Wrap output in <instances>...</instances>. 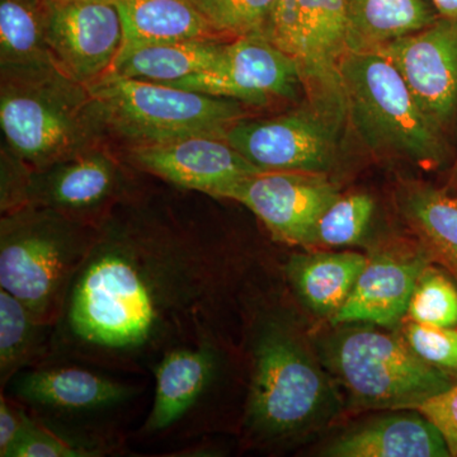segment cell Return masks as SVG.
<instances>
[{
    "label": "cell",
    "mask_w": 457,
    "mask_h": 457,
    "mask_svg": "<svg viewBox=\"0 0 457 457\" xmlns=\"http://www.w3.org/2000/svg\"><path fill=\"white\" fill-rule=\"evenodd\" d=\"M0 128L5 146L32 170L106 144L88 87L56 68L0 77Z\"/></svg>",
    "instance_id": "3957f363"
},
{
    "label": "cell",
    "mask_w": 457,
    "mask_h": 457,
    "mask_svg": "<svg viewBox=\"0 0 457 457\" xmlns=\"http://www.w3.org/2000/svg\"><path fill=\"white\" fill-rule=\"evenodd\" d=\"M104 456H116V453L104 445L79 440L65 433L54 431L32 414L25 433L9 453V457Z\"/></svg>",
    "instance_id": "f546056e"
},
{
    "label": "cell",
    "mask_w": 457,
    "mask_h": 457,
    "mask_svg": "<svg viewBox=\"0 0 457 457\" xmlns=\"http://www.w3.org/2000/svg\"><path fill=\"white\" fill-rule=\"evenodd\" d=\"M125 45L224 38L195 0H114Z\"/></svg>",
    "instance_id": "cb8c5ba5"
},
{
    "label": "cell",
    "mask_w": 457,
    "mask_h": 457,
    "mask_svg": "<svg viewBox=\"0 0 457 457\" xmlns=\"http://www.w3.org/2000/svg\"><path fill=\"white\" fill-rule=\"evenodd\" d=\"M245 368L239 343L206 339L168 351L150 372L155 384L152 408L130 441L176 450L220 431L228 383Z\"/></svg>",
    "instance_id": "5b68a950"
},
{
    "label": "cell",
    "mask_w": 457,
    "mask_h": 457,
    "mask_svg": "<svg viewBox=\"0 0 457 457\" xmlns=\"http://www.w3.org/2000/svg\"><path fill=\"white\" fill-rule=\"evenodd\" d=\"M445 189H446L447 192H450V194L457 196V156L455 163H453V170H451L449 183H447Z\"/></svg>",
    "instance_id": "d590c367"
},
{
    "label": "cell",
    "mask_w": 457,
    "mask_h": 457,
    "mask_svg": "<svg viewBox=\"0 0 457 457\" xmlns=\"http://www.w3.org/2000/svg\"><path fill=\"white\" fill-rule=\"evenodd\" d=\"M339 196L327 174L261 171L239 180L225 201L253 213L273 242L309 251L319 219Z\"/></svg>",
    "instance_id": "4fadbf2b"
},
{
    "label": "cell",
    "mask_w": 457,
    "mask_h": 457,
    "mask_svg": "<svg viewBox=\"0 0 457 457\" xmlns=\"http://www.w3.org/2000/svg\"><path fill=\"white\" fill-rule=\"evenodd\" d=\"M329 457H449V447L420 411H395L352 427L320 451Z\"/></svg>",
    "instance_id": "d6986e66"
},
{
    "label": "cell",
    "mask_w": 457,
    "mask_h": 457,
    "mask_svg": "<svg viewBox=\"0 0 457 457\" xmlns=\"http://www.w3.org/2000/svg\"><path fill=\"white\" fill-rule=\"evenodd\" d=\"M31 168L18 159L3 144L0 152V212H14L25 206L27 179Z\"/></svg>",
    "instance_id": "d6a6232c"
},
{
    "label": "cell",
    "mask_w": 457,
    "mask_h": 457,
    "mask_svg": "<svg viewBox=\"0 0 457 457\" xmlns=\"http://www.w3.org/2000/svg\"><path fill=\"white\" fill-rule=\"evenodd\" d=\"M440 17L431 0H345L347 51L376 53Z\"/></svg>",
    "instance_id": "603a6c76"
},
{
    "label": "cell",
    "mask_w": 457,
    "mask_h": 457,
    "mask_svg": "<svg viewBox=\"0 0 457 457\" xmlns=\"http://www.w3.org/2000/svg\"><path fill=\"white\" fill-rule=\"evenodd\" d=\"M333 327L317 352L351 408L409 411L455 383L418 357L400 333L363 323Z\"/></svg>",
    "instance_id": "8992f818"
},
{
    "label": "cell",
    "mask_w": 457,
    "mask_h": 457,
    "mask_svg": "<svg viewBox=\"0 0 457 457\" xmlns=\"http://www.w3.org/2000/svg\"><path fill=\"white\" fill-rule=\"evenodd\" d=\"M254 260L198 204L140 185L98 228L54 327L50 362L147 375L174 348L240 345L231 326L242 323Z\"/></svg>",
    "instance_id": "6da1fadb"
},
{
    "label": "cell",
    "mask_w": 457,
    "mask_h": 457,
    "mask_svg": "<svg viewBox=\"0 0 457 457\" xmlns=\"http://www.w3.org/2000/svg\"><path fill=\"white\" fill-rule=\"evenodd\" d=\"M120 158L132 170L171 187L224 201L239 180L263 171L249 163L227 140L212 137L122 147Z\"/></svg>",
    "instance_id": "2e32d148"
},
{
    "label": "cell",
    "mask_w": 457,
    "mask_h": 457,
    "mask_svg": "<svg viewBox=\"0 0 457 457\" xmlns=\"http://www.w3.org/2000/svg\"><path fill=\"white\" fill-rule=\"evenodd\" d=\"M420 411L441 433L451 456H457V381L449 389L436 394L416 405Z\"/></svg>",
    "instance_id": "1f68e13d"
},
{
    "label": "cell",
    "mask_w": 457,
    "mask_h": 457,
    "mask_svg": "<svg viewBox=\"0 0 457 457\" xmlns=\"http://www.w3.org/2000/svg\"><path fill=\"white\" fill-rule=\"evenodd\" d=\"M342 79L348 122L370 152L426 170L446 163V132L427 116L389 60L375 53H348Z\"/></svg>",
    "instance_id": "52a82bcc"
},
{
    "label": "cell",
    "mask_w": 457,
    "mask_h": 457,
    "mask_svg": "<svg viewBox=\"0 0 457 457\" xmlns=\"http://www.w3.org/2000/svg\"><path fill=\"white\" fill-rule=\"evenodd\" d=\"M375 54L398 69L420 108L446 132L457 117V18L440 17Z\"/></svg>",
    "instance_id": "ac0fdd59"
},
{
    "label": "cell",
    "mask_w": 457,
    "mask_h": 457,
    "mask_svg": "<svg viewBox=\"0 0 457 457\" xmlns=\"http://www.w3.org/2000/svg\"><path fill=\"white\" fill-rule=\"evenodd\" d=\"M345 305L332 326L363 323L393 328L407 317L417 279L433 263L416 239L390 237L374 245Z\"/></svg>",
    "instance_id": "e0dca14e"
},
{
    "label": "cell",
    "mask_w": 457,
    "mask_h": 457,
    "mask_svg": "<svg viewBox=\"0 0 457 457\" xmlns=\"http://www.w3.org/2000/svg\"><path fill=\"white\" fill-rule=\"evenodd\" d=\"M131 170L106 144L42 170L31 168L25 206L46 207L71 220L99 228L117 204L139 187Z\"/></svg>",
    "instance_id": "8fae6325"
},
{
    "label": "cell",
    "mask_w": 457,
    "mask_h": 457,
    "mask_svg": "<svg viewBox=\"0 0 457 457\" xmlns=\"http://www.w3.org/2000/svg\"><path fill=\"white\" fill-rule=\"evenodd\" d=\"M221 37L263 35L276 0H195Z\"/></svg>",
    "instance_id": "f1b7e54d"
},
{
    "label": "cell",
    "mask_w": 457,
    "mask_h": 457,
    "mask_svg": "<svg viewBox=\"0 0 457 457\" xmlns=\"http://www.w3.org/2000/svg\"><path fill=\"white\" fill-rule=\"evenodd\" d=\"M405 319L427 326L457 328V282L453 276L437 264H428L417 279Z\"/></svg>",
    "instance_id": "83f0119b"
},
{
    "label": "cell",
    "mask_w": 457,
    "mask_h": 457,
    "mask_svg": "<svg viewBox=\"0 0 457 457\" xmlns=\"http://www.w3.org/2000/svg\"><path fill=\"white\" fill-rule=\"evenodd\" d=\"M45 38L57 71L90 87L104 79L122 47L114 0H45Z\"/></svg>",
    "instance_id": "5bb4252c"
},
{
    "label": "cell",
    "mask_w": 457,
    "mask_h": 457,
    "mask_svg": "<svg viewBox=\"0 0 457 457\" xmlns=\"http://www.w3.org/2000/svg\"><path fill=\"white\" fill-rule=\"evenodd\" d=\"M395 204L403 221L433 263L457 282V196L416 179H402Z\"/></svg>",
    "instance_id": "44dd1931"
},
{
    "label": "cell",
    "mask_w": 457,
    "mask_h": 457,
    "mask_svg": "<svg viewBox=\"0 0 457 457\" xmlns=\"http://www.w3.org/2000/svg\"><path fill=\"white\" fill-rule=\"evenodd\" d=\"M374 197L366 192L341 195L319 219L312 248L361 245L374 218Z\"/></svg>",
    "instance_id": "4316f807"
},
{
    "label": "cell",
    "mask_w": 457,
    "mask_h": 457,
    "mask_svg": "<svg viewBox=\"0 0 457 457\" xmlns=\"http://www.w3.org/2000/svg\"><path fill=\"white\" fill-rule=\"evenodd\" d=\"M168 86L236 99L251 107L269 106L278 99L296 101L303 95L293 57L262 35L228 40L218 65Z\"/></svg>",
    "instance_id": "9a60e30c"
},
{
    "label": "cell",
    "mask_w": 457,
    "mask_h": 457,
    "mask_svg": "<svg viewBox=\"0 0 457 457\" xmlns=\"http://www.w3.org/2000/svg\"><path fill=\"white\" fill-rule=\"evenodd\" d=\"M400 335L418 357L428 365L457 378V328L427 326L417 321L400 324Z\"/></svg>",
    "instance_id": "4dcf8cb0"
},
{
    "label": "cell",
    "mask_w": 457,
    "mask_h": 457,
    "mask_svg": "<svg viewBox=\"0 0 457 457\" xmlns=\"http://www.w3.org/2000/svg\"><path fill=\"white\" fill-rule=\"evenodd\" d=\"M29 417L31 414L21 403L0 393V456L9 457L25 433Z\"/></svg>",
    "instance_id": "836d02e7"
},
{
    "label": "cell",
    "mask_w": 457,
    "mask_h": 457,
    "mask_svg": "<svg viewBox=\"0 0 457 457\" xmlns=\"http://www.w3.org/2000/svg\"><path fill=\"white\" fill-rule=\"evenodd\" d=\"M366 261L368 255L359 252L306 251L287 258L284 276L302 305L330 321L350 297Z\"/></svg>",
    "instance_id": "ffe728a7"
},
{
    "label": "cell",
    "mask_w": 457,
    "mask_h": 457,
    "mask_svg": "<svg viewBox=\"0 0 457 457\" xmlns=\"http://www.w3.org/2000/svg\"><path fill=\"white\" fill-rule=\"evenodd\" d=\"M51 68L45 0H0V77Z\"/></svg>",
    "instance_id": "d4e9b609"
},
{
    "label": "cell",
    "mask_w": 457,
    "mask_h": 457,
    "mask_svg": "<svg viewBox=\"0 0 457 457\" xmlns=\"http://www.w3.org/2000/svg\"><path fill=\"white\" fill-rule=\"evenodd\" d=\"M262 36L296 62L306 104L343 131L348 122L342 79L345 0H276Z\"/></svg>",
    "instance_id": "30bf717a"
},
{
    "label": "cell",
    "mask_w": 457,
    "mask_h": 457,
    "mask_svg": "<svg viewBox=\"0 0 457 457\" xmlns=\"http://www.w3.org/2000/svg\"><path fill=\"white\" fill-rule=\"evenodd\" d=\"M441 17L457 18V0H431Z\"/></svg>",
    "instance_id": "e575fe53"
},
{
    "label": "cell",
    "mask_w": 457,
    "mask_h": 457,
    "mask_svg": "<svg viewBox=\"0 0 457 457\" xmlns=\"http://www.w3.org/2000/svg\"><path fill=\"white\" fill-rule=\"evenodd\" d=\"M110 374L71 361L45 363L20 372L8 395L54 431L126 453L128 437L104 422L137 402L144 386Z\"/></svg>",
    "instance_id": "9c48e42d"
},
{
    "label": "cell",
    "mask_w": 457,
    "mask_h": 457,
    "mask_svg": "<svg viewBox=\"0 0 457 457\" xmlns=\"http://www.w3.org/2000/svg\"><path fill=\"white\" fill-rule=\"evenodd\" d=\"M228 38L125 45L106 77L170 84L203 73L224 57Z\"/></svg>",
    "instance_id": "7402d4cb"
},
{
    "label": "cell",
    "mask_w": 457,
    "mask_h": 457,
    "mask_svg": "<svg viewBox=\"0 0 457 457\" xmlns=\"http://www.w3.org/2000/svg\"><path fill=\"white\" fill-rule=\"evenodd\" d=\"M54 326L37 320L17 297L0 290V389L20 372L50 362Z\"/></svg>",
    "instance_id": "484cf974"
},
{
    "label": "cell",
    "mask_w": 457,
    "mask_h": 457,
    "mask_svg": "<svg viewBox=\"0 0 457 457\" xmlns=\"http://www.w3.org/2000/svg\"><path fill=\"white\" fill-rule=\"evenodd\" d=\"M98 228L46 207L27 206L0 218V288L42 323L55 327L73 279Z\"/></svg>",
    "instance_id": "277c9868"
},
{
    "label": "cell",
    "mask_w": 457,
    "mask_h": 457,
    "mask_svg": "<svg viewBox=\"0 0 457 457\" xmlns=\"http://www.w3.org/2000/svg\"><path fill=\"white\" fill-rule=\"evenodd\" d=\"M107 139L123 147L192 137L224 139L228 129L249 116L248 104L168 84L104 77L90 87Z\"/></svg>",
    "instance_id": "ba28073f"
},
{
    "label": "cell",
    "mask_w": 457,
    "mask_h": 457,
    "mask_svg": "<svg viewBox=\"0 0 457 457\" xmlns=\"http://www.w3.org/2000/svg\"><path fill=\"white\" fill-rule=\"evenodd\" d=\"M341 135L306 104L267 119L245 117L224 140L258 170L330 176L339 164Z\"/></svg>",
    "instance_id": "7c38bea8"
},
{
    "label": "cell",
    "mask_w": 457,
    "mask_h": 457,
    "mask_svg": "<svg viewBox=\"0 0 457 457\" xmlns=\"http://www.w3.org/2000/svg\"><path fill=\"white\" fill-rule=\"evenodd\" d=\"M261 290L249 284L243 297L248 385L239 435L245 449L278 453L327 425L342 398L296 314Z\"/></svg>",
    "instance_id": "7a4b0ae2"
}]
</instances>
